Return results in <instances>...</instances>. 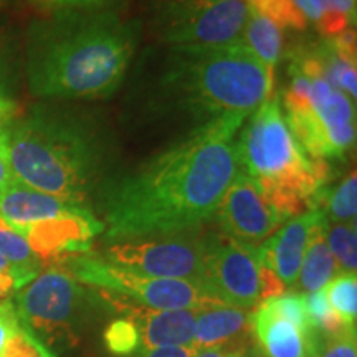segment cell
Listing matches in <instances>:
<instances>
[{
    "mask_svg": "<svg viewBox=\"0 0 357 357\" xmlns=\"http://www.w3.org/2000/svg\"><path fill=\"white\" fill-rule=\"evenodd\" d=\"M20 326L19 314L12 300H0V357L3 354L7 342L10 341L12 334Z\"/></svg>",
    "mask_w": 357,
    "mask_h": 357,
    "instance_id": "obj_30",
    "label": "cell"
},
{
    "mask_svg": "<svg viewBox=\"0 0 357 357\" xmlns=\"http://www.w3.org/2000/svg\"><path fill=\"white\" fill-rule=\"evenodd\" d=\"M8 129H0V190L13 181L10 167V153H8Z\"/></svg>",
    "mask_w": 357,
    "mask_h": 357,
    "instance_id": "obj_32",
    "label": "cell"
},
{
    "mask_svg": "<svg viewBox=\"0 0 357 357\" xmlns=\"http://www.w3.org/2000/svg\"><path fill=\"white\" fill-rule=\"evenodd\" d=\"M250 331L255 334L263 357H307L306 334L300 326L280 316L265 301L250 314Z\"/></svg>",
    "mask_w": 357,
    "mask_h": 357,
    "instance_id": "obj_16",
    "label": "cell"
},
{
    "mask_svg": "<svg viewBox=\"0 0 357 357\" xmlns=\"http://www.w3.org/2000/svg\"><path fill=\"white\" fill-rule=\"evenodd\" d=\"M248 3L253 10L275 22L283 30H306L310 25L294 0H248Z\"/></svg>",
    "mask_w": 357,
    "mask_h": 357,
    "instance_id": "obj_24",
    "label": "cell"
},
{
    "mask_svg": "<svg viewBox=\"0 0 357 357\" xmlns=\"http://www.w3.org/2000/svg\"><path fill=\"white\" fill-rule=\"evenodd\" d=\"M283 35L284 30L280 25L252 8L240 42L266 66L275 68L283 53Z\"/></svg>",
    "mask_w": 357,
    "mask_h": 357,
    "instance_id": "obj_19",
    "label": "cell"
},
{
    "mask_svg": "<svg viewBox=\"0 0 357 357\" xmlns=\"http://www.w3.org/2000/svg\"><path fill=\"white\" fill-rule=\"evenodd\" d=\"M167 48L153 89L160 113L185 114L197 126L222 118L247 119L273 95V68L242 42Z\"/></svg>",
    "mask_w": 357,
    "mask_h": 357,
    "instance_id": "obj_4",
    "label": "cell"
},
{
    "mask_svg": "<svg viewBox=\"0 0 357 357\" xmlns=\"http://www.w3.org/2000/svg\"><path fill=\"white\" fill-rule=\"evenodd\" d=\"M35 6L52 12H70V10H96L105 8L111 0H30Z\"/></svg>",
    "mask_w": 357,
    "mask_h": 357,
    "instance_id": "obj_29",
    "label": "cell"
},
{
    "mask_svg": "<svg viewBox=\"0 0 357 357\" xmlns=\"http://www.w3.org/2000/svg\"><path fill=\"white\" fill-rule=\"evenodd\" d=\"M73 207L82 205L65 202L17 181H12L0 190V218H3L15 231L24 230L32 223L60 215Z\"/></svg>",
    "mask_w": 357,
    "mask_h": 357,
    "instance_id": "obj_15",
    "label": "cell"
},
{
    "mask_svg": "<svg viewBox=\"0 0 357 357\" xmlns=\"http://www.w3.org/2000/svg\"><path fill=\"white\" fill-rule=\"evenodd\" d=\"M38 275L40 271L15 266L0 257V300H10L22 288L32 283Z\"/></svg>",
    "mask_w": 357,
    "mask_h": 357,
    "instance_id": "obj_27",
    "label": "cell"
},
{
    "mask_svg": "<svg viewBox=\"0 0 357 357\" xmlns=\"http://www.w3.org/2000/svg\"><path fill=\"white\" fill-rule=\"evenodd\" d=\"M8 153L13 181L91 208L89 199L105 184L111 141L84 114L35 108L10 124Z\"/></svg>",
    "mask_w": 357,
    "mask_h": 357,
    "instance_id": "obj_3",
    "label": "cell"
},
{
    "mask_svg": "<svg viewBox=\"0 0 357 357\" xmlns=\"http://www.w3.org/2000/svg\"><path fill=\"white\" fill-rule=\"evenodd\" d=\"M0 257L12 265L29 270L42 271L43 268V263L32 252L24 236L13 230L3 218H0Z\"/></svg>",
    "mask_w": 357,
    "mask_h": 357,
    "instance_id": "obj_23",
    "label": "cell"
},
{
    "mask_svg": "<svg viewBox=\"0 0 357 357\" xmlns=\"http://www.w3.org/2000/svg\"><path fill=\"white\" fill-rule=\"evenodd\" d=\"M331 310L344 323L356 326L357 319V278L356 273H337L323 288Z\"/></svg>",
    "mask_w": 357,
    "mask_h": 357,
    "instance_id": "obj_22",
    "label": "cell"
},
{
    "mask_svg": "<svg viewBox=\"0 0 357 357\" xmlns=\"http://www.w3.org/2000/svg\"><path fill=\"white\" fill-rule=\"evenodd\" d=\"M199 347L190 346H167V347H141L136 357H192Z\"/></svg>",
    "mask_w": 357,
    "mask_h": 357,
    "instance_id": "obj_31",
    "label": "cell"
},
{
    "mask_svg": "<svg viewBox=\"0 0 357 357\" xmlns=\"http://www.w3.org/2000/svg\"><path fill=\"white\" fill-rule=\"evenodd\" d=\"M98 291V289H96ZM102 301L114 307L121 318L134 323L141 334L142 347H167L194 344L197 311H159L124 301L113 294L98 291Z\"/></svg>",
    "mask_w": 357,
    "mask_h": 357,
    "instance_id": "obj_13",
    "label": "cell"
},
{
    "mask_svg": "<svg viewBox=\"0 0 357 357\" xmlns=\"http://www.w3.org/2000/svg\"><path fill=\"white\" fill-rule=\"evenodd\" d=\"M17 105L8 98H0V129H6L17 119Z\"/></svg>",
    "mask_w": 357,
    "mask_h": 357,
    "instance_id": "obj_35",
    "label": "cell"
},
{
    "mask_svg": "<svg viewBox=\"0 0 357 357\" xmlns=\"http://www.w3.org/2000/svg\"><path fill=\"white\" fill-rule=\"evenodd\" d=\"M2 357H53L47 352L35 339L25 331L22 326L12 334L10 341L7 342Z\"/></svg>",
    "mask_w": 357,
    "mask_h": 357,
    "instance_id": "obj_28",
    "label": "cell"
},
{
    "mask_svg": "<svg viewBox=\"0 0 357 357\" xmlns=\"http://www.w3.org/2000/svg\"><path fill=\"white\" fill-rule=\"evenodd\" d=\"M102 231L105 227L93 208L73 207L56 217L32 223L19 234L45 265L89 253L95 236Z\"/></svg>",
    "mask_w": 357,
    "mask_h": 357,
    "instance_id": "obj_12",
    "label": "cell"
},
{
    "mask_svg": "<svg viewBox=\"0 0 357 357\" xmlns=\"http://www.w3.org/2000/svg\"><path fill=\"white\" fill-rule=\"evenodd\" d=\"M247 119L200 124L136 171L98 190L106 242L202 229L238 172L236 134Z\"/></svg>",
    "mask_w": 357,
    "mask_h": 357,
    "instance_id": "obj_1",
    "label": "cell"
},
{
    "mask_svg": "<svg viewBox=\"0 0 357 357\" xmlns=\"http://www.w3.org/2000/svg\"><path fill=\"white\" fill-rule=\"evenodd\" d=\"M141 37V24L106 8L58 12L32 30L29 88L38 98L82 100L113 95Z\"/></svg>",
    "mask_w": 357,
    "mask_h": 357,
    "instance_id": "obj_2",
    "label": "cell"
},
{
    "mask_svg": "<svg viewBox=\"0 0 357 357\" xmlns=\"http://www.w3.org/2000/svg\"><path fill=\"white\" fill-rule=\"evenodd\" d=\"M307 357H357L356 336H329L312 331L306 336Z\"/></svg>",
    "mask_w": 357,
    "mask_h": 357,
    "instance_id": "obj_25",
    "label": "cell"
},
{
    "mask_svg": "<svg viewBox=\"0 0 357 357\" xmlns=\"http://www.w3.org/2000/svg\"><path fill=\"white\" fill-rule=\"evenodd\" d=\"M243 352H247V344H223L199 347L192 357H238Z\"/></svg>",
    "mask_w": 357,
    "mask_h": 357,
    "instance_id": "obj_33",
    "label": "cell"
},
{
    "mask_svg": "<svg viewBox=\"0 0 357 357\" xmlns=\"http://www.w3.org/2000/svg\"><path fill=\"white\" fill-rule=\"evenodd\" d=\"M12 75L10 66H8L7 60V50L6 43H3V37L0 33V98H8L10 100L12 91Z\"/></svg>",
    "mask_w": 357,
    "mask_h": 357,
    "instance_id": "obj_34",
    "label": "cell"
},
{
    "mask_svg": "<svg viewBox=\"0 0 357 357\" xmlns=\"http://www.w3.org/2000/svg\"><path fill=\"white\" fill-rule=\"evenodd\" d=\"M312 208L323 212L328 222L356 223L357 177L354 169L337 185H324L312 199Z\"/></svg>",
    "mask_w": 357,
    "mask_h": 357,
    "instance_id": "obj_20",
    "label": "cell"
},
{
    "mask_svg": "<svg viewBox=\"0 0 357 357\" xmlns=\"http://www.w3.org/2000/svg\"><path fill=\"white\" fill-rule=\"evenodd\" d=\"M205 253L207 234L197 229L111 242L101 257L114 265L154 278L200 281Z\"/></svg>",
    "mask_w": 357,
    "mask_h": 357,
    "instance_id": "obj_9",
    "label": "cell"
},
{
    "mask_svg": "<svg viewBox=\"0 0 357 357\" xmlns=\"http://www.w3.org/2000/svg\"><path fill=\"white\" fill-rule=\"evenodd\" d=\"M248 0H158L153 25L167 47L238 43L250 17Z\"/></svg>",
    "mask_w": 357,
    "mask_h": 357,
    "instance_id": "obj_8",
    "label": "cell"
},
{
    "mask_svg": "<svg viewBox=\"0 0 357 357\" xmlns=\"http://www.w3.org/2000/svg\"><path fill=\"white\" fill-rule=\"evenodd\" d=\"M257 357H263V356H257Z\"/></svg>",
    "mask_w": 357,
    "mask_h": 357,
    "instance_id": "obj_37",
    "label": "cell"
},
{
    "mask_svg": "<svg viewBox=\"0 0 357 357\" xmlns=\"http://www.w3.org/2000/svg\"><path fill=\"white\" fill-rule=\"evenodd\" d=\"M261 266L255 245L207 234L202 284L218 305L252 310L261 303Z\"/></svg>",
    "mask_w": 357,
    "mask_h": 357,
    "instance_id": "obj_10",
    "label": "cell"
},
{
    "mask_svg": "<svg viewBox=\"0 0 357 357\" xmlns=\"http://www.w3.org/2000/svg\"><path fill=\"white\" fill-rule=\"evenodd\" d=\"M213 218L222 234L255 247L288 220L263 197L260 187L242 169L235 174Z\"/></svg>",
    "mask_w": 357,
    "mask_h": 357,
    "instance_id": "obj_11",
    "label": "cell"
},
{
    "mask_svg": "<svg viewBox=\"0 0 357 357\" xmlns=\"http://www.w3.org/2000/svg\"><path fill=\"white\" fill-rule=\"evenodd\" d=\"M236 137L238 166L284 218L311 211L314 195L329 182V164L311 159L289 131L280 95L248 116Z\"/></svg>",
    "mask_w": 357,
    "mask_h": 357,
    "instance_id": "obj_5",
    "label": "cell"
},
{
    "mask_svg": "<svg viewBox=\"0 0 357 357\" xmlns=\"http://www.w3.org/2000/svg\"><path fill=\"white\" fill-rule=\"evenodd\" d=\"M238 357H257L255 354H250V352L247 351V352H243V354H240Z\"/></svg>",
    "mask_w": 357,
    "mask_h": 357,
    "instance_id": "obj_36",
    "label": "cell"
},
{
    "mask_svg": "<svg viewBox=\"0 0 357 357\" xmlns=\"http://www.w3.org/2000/svg\"><path fill=\"white\" fill-rule=\"evenodd\" d=\"M20 326L53 357L73 349L91 310L101 303L95 288L50 265L13 296Z\"/></svg>",
    "mask_w": 357,
    "mask_h": 357,
    "instance_id": "obj_6",
    "label": "cell"
},
{
    "mask_svg": "<svg viewBox=\"0 0 357 357\" xmlns=\"http://www.w3.org/2000/svg\"><path fill=\"white\" fill-rule=\"evenodd\" d=\"M324 223L326 217L323 215L312 227L300 273H298V280L293 287V289H300L303 294L319 291L337 273L336 261H334V257L329 252L324 238Z\"/></svg>",
    "mask_w": 357,
    "mask_h": 357,
    "instance_id": "obj_18",
    "label": "cell"
},
{
    "mask_svg": "<svg viewBox=\"0 0 357 357\" xmlns=\"http://www.w3.org/2000/svg\"><path fill=\"white\" fill-rule=\"evenodd\" d=\"M323 215V212L312 208L288 218L273 235L257 247L260 265L273 271L287 289H293L296 283L307 238L312 227Z\"/></svg>",
    "mask_w": 357,
    "mask_h": 357,
    "instance_id": "obj_14",
    "label": "cell"
},
{
    "mask_svg": "<svg viewBox=\"0 0 357 357\" xmlns=\"http://www.w3.org/2000/svg\"><path fill=\"white\" fill-rule=\"evenodd\" d=\"M324 238L334 257L339 273H356L357 234L356 223H324Z\"/></svg>",
    "mask_w": 357,
    "mask_h": 357,
    "instance_id": "obj_21",
    "label": "cell"
},
{
    "mask_svg": "<svg viewBox=\"0 0 357 357\" xmlns=\"http://www.w3.org/2000/svg\"><path fill=\"white\" fill-rule=\"evenodd\" d=\"M52 265L60 266L89 288L151 310L200 311L218 305L208 296L200 281L146 276L91 253L63 258Z\"/></svg>",
    "mask_w": 357,
    "mask_h": 357,
    "instance_id": "obj_7",
    "label": "cell"
},
{
    "mask_svg": "<svg viewBox=\"0 0 357 357\" xmlns=\"http://www.w3.org/2000/svg\"><path fill=\"white\" fill-rule=\"evenodd\" d=\"M250 333V314L245 310L215 305L197 311L194 346L212 347L245 344Z\"/></svg>",
    "mask_w": 357,
    "mask_h": 357,
    "instance_id": "obj_17",
    "label": "cell"
},
{
    "mask_svg": "<svg viewBox=\"0 0 357 357\" xmlns=\"http://www.w3.org/2000/svg\"><path fill=\"white\" fill-rule=\"evenodd\" d=\"M0 2H2V0H0Z\"/></svg>",
    "mask_w": 357,
    "mask_h": 357,
    "instance_id": "obj_38",
    "label": "cell"
},
{
    "mask_svg": "<svg viewBox=\"0 0 357 357\" xmlns=\"http://www.w3.org/2000/svg\"><path fill=\"white\" fill-rule=\"evenodd\" d=\"M105 344L116 356H134L142 347L139 329L126 318H118L105 329Z\"/></svg>",
    "mask_w": 357,
    "mask_h": 357,
    "instance_id": "obj_26",
    "label": "cell"
}]
</instances>
